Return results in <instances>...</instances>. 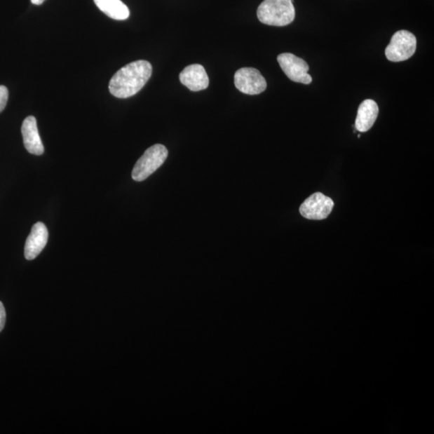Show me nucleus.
<instances>
[{"instance_id": "obj_1", "label": "nucleus", "mask_w": 434, "mask_h": 434, "mask_svg": "<svg viewBox=\"0 0 434 434\" xmlns=\"http://www.w3.org/2000/svg\"><path fill=\"white\" fill-rule=\"evenodd\" d=\"M152 66L147 60H140L126 65L113 76L109 90L118 98H128L138 93L149 81Z\"/></svg>"}, {"instance_id": "obj_12", "label": "nucleus", "mask_w": 434, "mask_h": 434, "mask_svg": "<svg viewBox=\"0 0 434 434\" xmlns=\"http://www.w3.org/2000/svg\"><path fill=\"white\" fill-rule=\"evenodd\" d=\"M93 1L109 18L116 20H125L129 18V8L121 0H93Z\"/></svg>"}, {"instance_id": "obj_13", "label": "nucleus", "mask_w": 434, "mask_h": 434, "mask_svg": "<svg viewBox=\"0 0 434 434\" xmlns=\"http://www.w3.org/2000/svg\"><path fill=\"white\" fill-rule=\"evenodd\" d=\"M8 100V90L6 86H0V113H1L7 106Z\"/></svg>"}, {"instance_id": "obj_6", "label": "nucleus", "mask_w": 434, "mask_h": 434, "mask_svg": "<svg viewBox=\"0 0 434 434\" xmlns=\"http://www.w3.org/2000/svg\"><path fill=\"white\" fill-rule=\"evenodd\" d=\"M234 84L245 95H257L266 90L265 78L255 68H241L236 72Z\"/></svg>"}, {"instance_id": "obj_3", "label": "nucleus", "mask_w": 434, "mask_h": 434, "mask_svg": "<svg viewBox=\"0 0 434 434\" xmlns=\"http://www.w3.org/2000/svg\"><path fill=\"white\" fill-rule=\"evenodd\" d=\"M168 156V151L166 147L162 144H156L148 148L135 163L132 171V178L138 182L147 179L162 166Z\"/></svg>"}, {"instance_id": "obj_8", "label": "nucleus", "mask_w": 434, "mask_h": 434, "mask_svg": "<svg viewBox=\"0 0 434 434\" xmlns=\"http://www.w3.org/2000/svg\"><path fill=\"white\" fill-rule=\"evenodd\" d=\"M48 239V232L46 224L37 222L27 237L25 246V256L27 260H33L45 249Z\"/></svg>"}, {"instance_id": "obj_7", "label": "nucleus", "mask_w": 434, "mask_h": 434, "mask_svg": "<svg viewBox=\"0 0 434 434\" xmlns=\"http://www.w3.org/2000/svg\"><path fill=\"white\" fill-rule=\"evenodd\" d=\"M334 205L331 198L324 196L321 192H316L307 198L301 204L299 212L301 215L306 219L320 221V219L328 217Z\"/></svg>"}, {"instance_id": "obj_11", "label": "nucleus", "mask_w": 434, "mask_h": 434, "mask_svg": "<svg viewBox=\"0 0 434 434\" xmlns=\"http://www.w3.org/2000/svg\"><path fill=\"white\" fill-rule=\"evenodd\" d=\"M379 114L377 103L372 99H366L362 102L357 112L355 129L360 132L369 130L374 125Z\"/></svg>"}, {"instance_id": "obj_14", "label": "nucleus", "mask_w": 434, "mask_h": 434, "mask_svg": "<svg viewBox=\"0 0 434 434\" xmlns=\"http://www.w3.org/2000/svg\"><path fill=\"white\" fill-rule=\"evenodd\" d=\"M6 323V311H5L4 304L0 301V332L3 331Z\"/></svg>"}, {"instance_id": "obj_15", "label": "nucleus", "mask_w": 434, "mask_h": 434, "mask_svg": "<svg viewBox=\"0 0 434 434\" xmlns=\"http://www.w3.org/2000/svg\"><path fill=\"white\" fill-rule=\"evenodd\" d=\"M31 1L33 4L41 5L43 2L46 1V0H31Z\"/></svg>"}, {"instance_id": "obj_9", "label": "nucleus", "mask_w": 434, "mask_h": 434, "mask_svg": "<svg viewBox=\"0 0 434 434\" xmlns=\"http://www.w3.org/2000/svg\"><path fill=\"white\" fill-rule=\"evenodd\" d=\"M179 80L181 83L194 92L206 90L210 85L206 70L199 64L187 66L180 73Z\"/></svg>"}, {"instance_id": "obj_5", "label": "nucleus", "mask_w": 434, "mask_h": 434, "mask_svg": "<svg viewBox=\"0 0 434 434\" xmlns=\"http://www.w3.org/2000/svg\"><path fill=\"white\" fill-rule=\"evenodd\" d=\"M278 62L290 80L305 85L311 83L312 78L308 74L310 67L304 59L292 53H285L278 55Z\"/></svg>"}, {"instance_id": "obj_2", "label": "nucleus", "mask_w": 434, "mask_h": 434, "mask_svg": "<svg viewBox=\"0 0 434 434\" xmlns=\"http://www.w3.org/2000/svg\"><path fill=\"white\" fill-rule=\"evenodd\" d=\"M293 0H264L257 8V18L262 24L283 27L295 18Z\"/></svg>"}, {"instance_id": "obj_4", "label": "nucleus", "mask_w": 434, "mask_h": 434, "mask_svg": "<svg viewBox=\"0 0 434 434\" xmlns=\"http://www.w3.org/2000/svg\"><path fill=\"white\" fill-rule=\"evenodd\" d=\"M416 49V38L407 30L395 33L386 48V56L390 62H400L413 57Z\"/></svg>"}, {"instance_id": "obj_10", "label": "nucleus", "mask_w": 434, "mask_h": 434, "mask_svg": "<svg viewBox=\"0 0 434 434\" xmlns=\"http://www.w3.org/2000/svg\"><path fill=\"white\" fill-rule=\"evenodd\" d=\"M21 132L26 150L32 155H43L45 148H43L39 131H38L36 118L27 117L22 124Z\"/></svg>"}]
</instances>
